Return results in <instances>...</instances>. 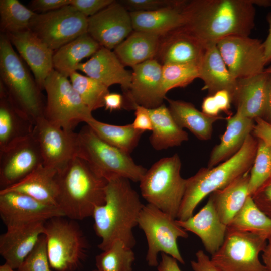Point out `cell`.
Instances as JSON below:
<instances>
[{"label":"cell","instance_id":"obj_19","mask_svg":"<svg viewBox=\"0 0 271 271\" xmlns=\"http://www.w3.org/2000/svg\"><path fill=\"white\" fill-rule=\"evenodd\" d=\"M5 35L30 68L40 89L43 90L44 82L54 69V51L30 30Z\"/></svg>","mask_w":271,"mask_h":271},{"label":"cell","instance_id":"obj_56","mask_svg":"<svg viewBox=\"0 0 271 271\" xmlns=\"http://www.w3.org/2000/svg\"><path fill=\"white\" fill-rule=\"evenodd\" d=\"M262 257L266 271H271V238L268 240L267 245L262 252Z\"/></svg>","mask_w":271,"mask_h":271},{"label":"cell","instance_id":"obj_16","mask_svg":"<svg viewBox=\"0 0 271 271\" xmlns=\"http://www.w3.org/2000/svg\"><path fill=\"white\" fill-rule=\"evenodd\" d=\"M41 165L42 153L33 132L0 151L1 190L18 182Z\"/></svg>","mask_w":271,"mask_h":271},{"label":"cell","instance_id":"obj_12","mask_svg":"<svg viewBox=\"0 0 271 271\" xmlns=\"http://www.w3.org/2000/svg\"><path fill=\"white\" fill-rule=\"evenodd\" d=\"M87 29L88 18L71 5L36 14L29 27L30 31L54 51L87 33Z\"/></svg>","mask_w":271,"mask_h":271},{"label":"cell","instance_id":"obj_50","mask_svg":"<svg viewBox=\"0 0 271 271\" xmlns=\"http://www.w3.org/2000/svg\"><path fill=\"white\" fill-rule=\"evenodd\" d=\"M220 111H223L229 116H231L230 104L232 102L231 97L228 92L220 90L213 95Z\"/></svg>","mask_w":271,"mask_h":271},{"label":"cell","instance_id":"obj_33","mask_svg":"<svg viewBox=\"0 0 271 271\" xmlns=\"http://www.w3.org/2000/svg\"><path fill=\"white\" fill-rule=\"evenodd\" d=\"M160 40L158 35L133 30L113 51L124 66L132 67L155 59Z\"/></svg>","mask_w":271,"mask_h":271},{"label":"cell","instance_id":"obj_20","mask_svg":"<svg viewBox=\"0 0 271 271\" xmlns=\"http://www.w3.org/2000/svg\"><path fill=\"white\" fill-rule=\"evenodd\" d=\"M205 46L183 27L160 37L155 59L167 64H192L199 66Z\"/></svg>","mask_w":271,"mask_h":271},{"label":"cell","instance_id":"obj_32","mask_svg":"<svg viewBox=\"0 0 271 271\" xmlns=\"http://www.w3.org/2000/svg\"><path fill=\"white\" fill-rule=\"evenodd\" d=\"M250 171L224 188L212 193L209 199L222 223L227 226L244 205L247 197Z\"/></svg>","mask_w":271,"mask_h":271},{"label":"cell","instance_id":"obj_35","mask_svg":"<svg viewBox=\"0 0 271 271\" xmlns=\"http://www.w3.org/2000/svg\"><path fill=\"white\" fill-rule=\"evenodd\" d=\"M86 123L106 142L129 155L137 147L144 133L136 129L132 123L112 125L98 121L94 117Z\"/></svg>","mask_w":271,"mask_h":271},{"label":"cell","instance_id":"obj_7","mask_svg":"<svg viewBox=\"0 0 271 271\" xmlns=\"http://www.w3.org/2000/svg\"><path fill=\"white\" fill-rule=\"evenodd\" d=\"M182 163L178 154L160 159L148 170L140 181L142 197L176 219L184 194L186 179L181 175Z\"/></svg>","mask_w":271,"mask_h":271},{"label":"cell","instance_id":"obj_11","mask_svg":"<svg viewBox=\"0 0 271 271\" xmlns=\"http://www.w3.org/2000/svg\"><path fill=\"white\" fill-rule=\"evenodd\" d=\"M267 241L264 236L228 227L222 245L211 260L220 271H266L259 256Z\"/></svg>","mask_w":271,"mask_h":271},{"label":"cell","instance_id":"obj_49","mask_svg":"<svg viewBox=\"0 0 271 271\" xmlns=\"http://www.w3.org/2000/svg\"><path fill=\"white\" fill-rule=\"evenodd\" d=\"M254 120L255 124L252 132L254 136L271 146V124L262 118Z\"/></svg>","mask_w":271,"mask_h":271},{"label":"cell","instance_id":"obj_46","mask_svg":"<svg viewBox=\"0 0 271 271\" xmlns=\"http://www.w3.org/2000/svg\"><path fill=\"white\" fill-rule=\"evenodd\" d=\"M71 0H32L29 8L37 14L50 12L71 4Z\"/></svg>","mask_w":271,"mask_h":271},{"label":"cell","instance_id":"obj_24","mask_svg":"<svg viewBox=\"0 0 271 271\" xmlns=\"http://www.w3.org/2000/svg\"><path fill=\"white\" fill-rule=\"evenodd\" d=\"M269 76V73L264 71L253 76L237 79V88L232 99L236 111L254 120L263 118Z\"/></svg>","mask_w":271,"mask_h":271},{"label":"cell","instance_id":"obj_57","mask_svg":"<svg viewBox=\"0 0 271 271\" xmlns=\"http://www.w3.org/2000/svg\"><path fill=\"white\" fill-rule=\"evenodd\" d=\"M0 271H17V270L12 268L8 264L5 263L0 266Z\"/></svg>","mask_w":271,"mask_h":271},{"label":"cell","instance_id":"obj_29","mask_svg":"<svg viewBox=\"0 0 271 271\" xmlns=\"http://www.w3.org/2000/svg\"><path fill=\"white\" fill-rule=\"evenodd\" d=\"M34 125L17 109L0 85V151L32 134Z\"/></svg>","mask_w":271,"mask_h":271},{"label":"cell","instance_id":"obj_48","mask_svg":"<svg viewBox=\"0 0 271 271\" xmlns=\"http://www.w3.org/2000/svg\"><path fill=\"white\" fill-rule=\"evenodd\" d=\"M195 255L196 260L190 262L191 266L194 271H220L203 250H198Z\"/></svg>","mask_w":271,"mask_h":271},{"label":"cell","instance_id":"obj_8","mask_svg":"<svg viewBox=\"0 0 271 271\" xmlns=\"http://www.w3.org/2000/svg\"><path fill=\"white\" fill-rule=\"evenodd\" d=\"M56 217L44 224L50 264L56 271H75L86 256L89 244L75 221Z\"/></svg>","mask_w":271,"mask_h":271},{"label":"cell","instance_id":"obj_47","mask_svg":"<svg viewBox=\"0 0 271 271\" xmlns=\"http://www.w3.org/2000/svg\"><path fill=\"white\" fill-rule=\"evenodd\" d=\"M134 110L135 118L132 123L133 127L144 132L152 131V123L147 108L137 105L135 107Z\"/></svg>","mask_w":271,"mask_h":271},{"label":"cell","instance_id":"obj_1","mask_svg":"<svg viewBox=\"0 0 271 271\" xmlns=\"http://www.w3.org/2000/svg\"><path fill=\"white\" fill-rule=\"evenodd\" d=\"M255 5L269 7L271 1H186L183 28L205 47L229 36H249L254 26Z\"/></svg>","mask_w":271,"mask_h":271},{"label":"cell","instance_id":"obj_4","mask_svg":"<svg viewBox=\"0 0 271 271\" xmlns=\"http://www.w3.org/2000/svg\"><path fill=\"white\" fill-rule=\"evenodd\" d=\"M257 147V139L251 134L241 149L232 157L213 168H201L195 175L186 179L177 219L185 220L192 216L196 207L207 195L224 188L250 171Z\"/></svg>","mask_w":271,"mask_h":271},{"label":"cell","instance_id":"obj_36","mask_svg":"<svg viewBox=\"0 0 271 271\" xmlns=\"http://www.w3.org/2000/svg\"><path fill=\"white\" fill-rule=\"evenodd\" d=\"M228 227L271 238V219L257 207L250 195Z\"/></svg>","mask_w":271,"mask_h":271},{"label":"cell","instance_id":"obj_13","mask_svg":"<svg viewBox=\"0 0 271 271\" xmlns=\"http://www.w3.org/2000/svg\"><path fill=\"white\" fill-rule=\"evenodd\" d=\"M231 75L235 79L249 77L264 71L266 65L262 42L245 36H231L216 43Z\"/></svg>","mask_w":271,"mask_h":271},{"label":"cell","instance_id":"obj_2","mask_svg":"<svg viewBox=\"0 0 271 271\" xmlns=\"http://www.w3.org/2000/svg\"><path fill=\"white\" fill-rule=\"evenodd\" d=\"M129 179L117 178L108 181L105 202L95 209L94 229L101 241L98 248L108 249L116 240L132 248L136 244L133 229L138 225L142 204Z\"/></svg>","mask_w":271,"mask_h":271},{"label":"cell","instance_id":"obj_45","mask_svg":"<svg viewBox=\"0 0 271 271\" xmlns=\"http://www.w3.org/2000/svg\"><path fill=\"white\" fill-rule=\"evenodd\" d=\"M251 196L257 207L271 219V178Z\"/></svg>","mask_w":271,"mask_h":271},{"label":"cell","instance_id":"obj_34","mask_svg":"<svg viewBox=\"0 0 271 271\" xmlns=\"http://www.w3.org/2000/svg\"><path fill=\"white\" fill-rule=\"evenodd\" d=\"M101 46L88 33L84 34L54 51V70L68 77L77 71L81 61L91 57Z\"/></svg>","mask_w":271,"mask_h":271},{"label":"cell","instance_id":"obj_6","mask_svg":"<svg viewBox=\"0 0 271 271\" xmlns=\"http://www.w3.org/2000/svg\"><path fill=\"white\" fill-rule=\"evenodd\" d=\"M77 156L99 177L107 181L124 178L140 182L147 169L137 164L130 155L106 142L86 124L78 133Z\"/></svg>","mask_w":271,"mask_h":271},{"label":"cell","instance_id":"obj_27","mask_svg":"<svg viewBox=\"0 0 271 271\" xmlns=\"http://www.w3.org/2000/svg\"><path fill=\"white\" fill-rule=\"evenodd\" d=\"M186 1H181L176 6L154 11L130 12L133 30L162 37L183 27V8Z\"/></svg>","mask_w":271,"mask_h":271},{"label":"cell","instance_id":"obj_5","mask_svg":"<svg viewBox=\"0 0 271 271\" xmlns=\"http://www.w3.org/2000/svg\"><path fill=\"white\" fill-rule=\"evenodd\" d=\"M7 36L0 35V85L21 113L34 124L44 117L42 90Z\"/></svg>","mask_w":271,"mask_h":271},{"label":"cell","instance_id":"obj_59","mask_svg":"<svg viewBox=\"0 0 271 271\" xmlns=\"http://www.w3.org/2000/svg\"><path fill=\"white\" fill-rule=\"evenodd\" d=\"M90 271H100V270H98V269H93Z\"/></svg>","mask_w":271,"mask_h":271},{"label":"cell","instance_id":"obj_40","mask_svg":"<svg viewBox=\"0 0 271 271\" xmlns=\"http://www.w3.org/2000/svg\"><path fill=\"white\" fill-rule=\"evenodd\" d=\"M257 140V152L250 171L248 192L250 196L271 178V146Z\"/></svg>","mask_w":271,"mask_h":271},{"label":"cell","instance_id":"obj_28","mask_svg":"<svg viewBox=\"0 0 271 271\" xmlns=\"http://www.w3.org/2000/svg\"><path fill=\"white\" fill-rule=\"evenodd\" d=\"M57 173L56 170L41 165L18 182L0 190V193H20L40 202L57 206Z\"/></svg>","mask_w":271,"mask_h":271},{"label":"cell","instance_id":"obj_51","mask_svg":"<svg viewBox=\"0 0 271 271\" xmlns=\"http://www.w3.org/2000/svg\"><path fill=\"white\" fill-rule=\"evenodd\" d=\"M124 105V96L117 93L109 92L104 98L105 110L112 111L121 109Z\"/></svg>","mask_w":271,"mask_h":271},{"label":"cell","instance_id":"obj_31","mask_svg":"<svg viewBox=\"0 0 271 271\" xmlns=\"http://www.w3.org/2000/svg\"><path fill=\"white\" fill-rule=\"evenodd\" d=\"M169 103L168 109L174 120L181 128H186L197 138L202 141L210 140L213 124L220 116H210L198 110L190 102L166 98Z\"/></svg>","mask_w":271,"mask_h":271},{"label":"cell","instance_id":"obj_55","mask_svg":"<svg viewBox=\"0 0 271 271\" xmlns=\"http://www.w3.org/2000/svg\"><path fill=\"white\" fill-rule=\"evenodd\" d=\"M263 119L271 124V73L268 80L266 108Z\"/></svg>","mask_w":271,"mask_h":271},{"label":"cell","instance_id":"obj_30","mask_svg":"<svg viewBox=\"0 0 271 271\" xmlns=\"http://www.w3.org/2000/svg\"><path fill=\"white\" fill-rule=\"evenodd\" d=\"M147 109L152 123L149 141L155 150L161 151L179 146L188 140L187 132L176 123L164 103Z\"/></svg>","mask_w":271,"mask_h":271},{"label":"cell","instance_id":"obj_39","mask_svg":"<svg viewBox=\"0 0 271 271\" xmlns=\"http://www.w3.org/2000/svg\"><path fill=\"white\" fill-rule=\"evenodd\" d=\"M70 82L84 104L92 112L104 107L108 87L100 82L77 71L70 76Z\"/></svg>","mask_w":271,"mask_h":271},{"label":"cell","instance_id":"obj_15","mask_svg":"<svg viewBox=\"0 0 271 271\" xmlns=\"http://www.w3.org/2000/svg\"><path fill=\"white\" fill-rule=\"evenodd\" d=\"M131 68V84L124 94L123 107L134 110L140 105L152 109L163 104L166 97L162 83V65L153 59Z\"/></svg>","mask_w":271,"mask_h":271},{"label":"cell","instance_id":"obj_25","mask_svg":"<svg viewBox=\"0 0 271 271\" xmlns=\"http://www.w3.org/2000/svg\"><path fill=\"white\" fill-rule=\"evenodd\" d=\"M226 129L220 143L212 149L207 167L213 168L229 159L243 146L247 138L252 133L255 120L248 118L238 111L226 118Z\"/></svg>","mask_w":271,"mask_h":271},{"label":"cell","instance_id":"obj_21","mask_svg":"<svg viewBox=\"0 0 271 271\" xmlns=\"http://www.w3.org/2000/svg\"><path fill=\"white\" fill-rule=\"evenodd\" d=\"M45 222L6 229L0 236V254L5 263L17 270L44 234Z\"/></svg>","mask_w":271,"mask_h":271},{"label":"cell","instance_id":"obj_22","mask_svg":"<svg viewBox=\"0 0 271 271\" xmlns=\"http://www.w3.org/2000/svg\"><path fill=\"white\" fill-rule=\"evenodd\" d=\"M77 70L108 87L119 84L124 94L127 92L131 84V73L125 68L114 51L102 46L88 60L80 63Z\"/></svg>","mask_w":271,"mask_h":271},{"label":"cell","instance_id":"obj_42","mask_svg":"<svg viewBox=\"0 0 271 271\" xmlns=\"http://www.w3.org/2000/svg\"><path fill=\"white\" fill-rule=\"evenodd\" d=\"M51 268L47 254L46 239L43 234L17 271H53Z\"/></svg>","mask_w":271,"mask_h":271},{"label":"cell","instance_id":"obj_3","mask_svg":"<svg viewBox=\"0 0 271 271\" xmlns=\"http://www.w3.org/2000/svg\"><path fill=\"white\" fill-rule=\"evenodd\" d=\"M56 180L57 206L65 217L82 220L92 217L96 208L105 203L108 181L97 175L79 157L58 171Z\"/></svg>","mask_w":271,"mask_h":271},{"label":"cell","instance_id":"obj_58","mask_svg":"<svg viewBox=\"0 0 271 271\" xmlns=\"http://www.w3.org/2000/svg\"><path fill=\"white\" fill-rule=\"evenodd\" d=\"M264 71L268 73H271V66L265 68Z\"/></svg>","mask_w":271,"mask_h":271},{"label":"cell","instance_id":"obj_54","mask_svg":"<svg viewBox=\"0 0 271 271\" xmlns=\"http://www.w3.org/2000/svg\"><path fill=\"white\" fill-rule=\"evenodd\" d=\"M267 20L269 26L268 34L265 40L262 42L266 65L271 62V14L268 15Z\"/></svg>","mask_w":271,"mask_h":271},{"label":"cell","instance_id":"obj_14","mask_svg":"<svg viewBox=\"0 0 271 271\" xmlns=\"http://www.w3.org/2000/svg\"><path fill=\"white\" fill-rule=\"evenodd\" d=\"M33 134L39 143L44 166L58 172L77 156L78 133L73 130L52 124L43 117L36 121Z\"/></svg>","mask_w":271,"mask_h":271},{"label":"cell","instance_id":"obj_44","mask_svg":"<svg viewBox=\"0 0 271 271\" xmlns=\"http://www.w3.org/2000/svg\"><path fill=\"white\" fill-rule=\"evenodd\" d=\"M114 0H71V5L87 18L114 2Z\"/></svg>","mask_w":271,"mask_h":271},{"label":"cell","instance_id":"obj_38","mask_svg":"<svg viewBox=\"0 0 271 271\" xmlns=\"http://www.w3.org/2000/svg\"><path fill=\"white\" fill-rule=\"evenodd\" d=\"M135 258L132 248L116 240L95 257V264L100 271H132Z\"/></svg>","mask_w":271,"mask_h":271},{"label":"cell","instance_id":"obj_43","mask_svg":"<svg viewBox=\"0 0 271 271\" xmlns=\"http://www.w3.org/2000/svg\"><path fill=\"white\" fill-rule=\"evenodd\" d=\"M180 2V0H123L119 1L129 12L159 10L176 6Z\"/></svg>","mask_w":271,"mask_h":271},{"label":"cell","instance_id":"obj_41","mask_svg":"<svg viewBox=\"0 0 271 271\" xmlns=\"http://www.w3.org/2000/svg\"><path fill=\"white\" fill-rule=\"evenodd\" d=\"M199 77V66L192 64L162 65V83L165 93L177 87H185Z\"/></svg>","mask_w":271,"mask_h":271},{"label":"cell","instance_id":"obj_18","mask_svg":"<svg viewBox=\"0 0 271 271\" xmlns=\"http://www.w3.org/2000/svg\"><path fill=\"white\" fill-rule=\"evenodd\" d=\"M133 31L130 12L114 1L88 18L87 33L101 46L114 49Z\"/></svg>","mask_w":271,"mask_h":271},{"label":"cell","instance_id":"obj_10","mask_svg":"<svg viewBox=\"0 0 271 271\" xmlns=\"http://www.w3.org/2000/svg\"><path fill=\"white\" fill-rule=\"evenodd\" d=\"M176 219L150 204L143 207L138 225L144 231L147 239L146 260L149 266L158 265L159 253H165L185 264L178 247L177 239L187 238L188 234L177 224Z\"/></svg>","mask_w":271,"mask_h":271},{"label":"cell","instance_id":"obj_26","mask_svg":"<svg viewBox=\"0 0 271 271\" xmlns=\"http://www.w3.org/2000/svg\"><path fill=\"white\" fill-rule=\"evenodd\" d=\"M204 82L202 90L212 95L220 90L229 92L231 101L235 92L237 80L228 70L216 44L205 47V51L199 66V77Z\"/></svg>","mask_w":271,"mask_h":271},{"label":"cell","instance_id":"obj_23","mask_svg":"<svg viewBox=\"0 0 271 271\" xmlns=\"http://www.w3.org/2000/svg\"><path fill=\"white\" fill-rule=\"evenodd\" d=\"M176 221L186 231L196 235L201 239L206 251L211 255L222 245L228 228L220 220L209 198L195 215L185 220L176 219Z\"/></svg>","mask_w":271,"mask_h":271},{"label":"cell","instance_id":"obj_52","mask_svg":"<svg viewBox=\"0 0 271 271\" xmlns=\"http://www.w3.org/2000/svg\"><path fill=\"white\" fill-rule=\"evenodd\" d=\"M202 112L210 116H219L221 112L213 95L205 97L202 103Z\"/></svg>","mask_w":271,"mask_h":271},{"label":"cell","instance_id":"obj_9","mask_svg":"<svg viewBox=\"0 0 271 271\" xmlns=\"http://www.w3.org/2000/svg\"><path fill=\"white\" fill-rule=\"evenodd\" d=\"M47 94L44 117L50 123L66 130H73L80 122L93 118L70 81L55 70L44 84Z\"/></svg>","mask_w":271,"mask_h":271},{"label":"cell","instance_id":"obj_17","mask_svg":"<svg viewBox=\"0 0 271 271\" xmlns=\"http://www.w3.org/2000/svg\"><path fill=\"white\" fill-rule=\"evenodd\" d=\"M64 217L56 205L46 204L15 192L0 193V217L9 229L56 217Z\"/></svg>","mask_w":271,"mask_h":271},{"label":"cell","instance_id":"obj_37","mask_svg":"<svg viewBox=\"0 0 271 271\" xmlns=\"http://www.w3.org/2000/svg\"><path fill=\"white\" fill-rule=\"evenodd\" d=\"M36 14L18 0H1V31L8 34L29 30L31 21Z\"/></svg>","mask_w":271,"mask_h":271},{"label":"cell","instance_id":"obj_53","mask_svg":"<svg viewBox=\"0 0 271 271\" xmlns=\"http://www.w3.org/2000/svg\"><path fill=\"white\" fill-rule=\"evenodd\" d=\"M161 260L157 266L158 271H181L177 260L165 253H161Z\"/></svg>","mask_w":271,"mask_h":271}]
</instances>
